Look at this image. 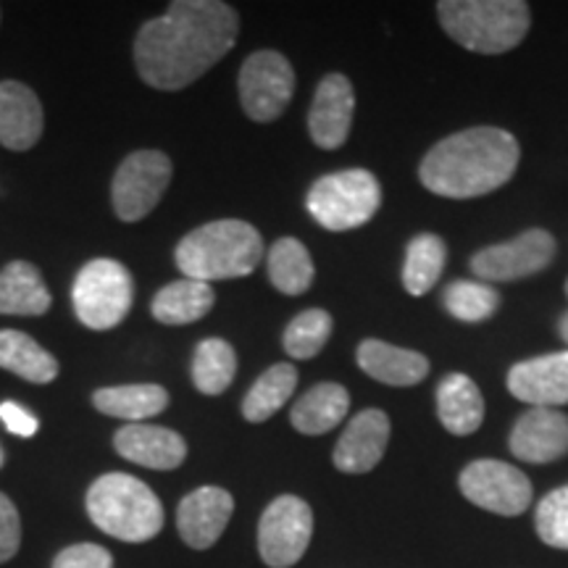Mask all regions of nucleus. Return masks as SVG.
Segmentation results:
<instances>
[{"instance_id":"obj_1","label":"nucleus","mask_w":568,"mask_h":568,"mask_svg":"<svg viewBox=\"0 0 568 568\" xmlns=\"http://www.w3.org/2000/svg\"><path fill=\"white\" fill-rule=\"evenodd\" d=\"M240 17L219 0H176L163 17L140 27L134 63L155 90H184L216 67L237 42Z\"/></svg>"},{"instance_id":"obj_2","label":"nucleus","mask_w":568,"mask_h":568,"mask_svg":"<svg viewBox=\"0 0 568 568\" xmlns=\"http://www.w3.org/2000/svg\"><path fill=\"white\" fill-rule=\"evenodd\" d=\"M521 148L497 126H471L439 140L418 166V180L429 193L450 201H471L495 193L516 174Z\"/></svg>"},{"instance_id":"obj_3","label":"nucleus","mask_w":568,"mask_h":568,"mask_svg":"<svg viewBox=\"0 0 568 568\" xmlns=\"http://www.w3.org/2000/svg\"><path fill=\"white\" fill-rule=\"evenodd\" d=\"M264 258V237L243 219H219L184 234L174 261L182 276L197 282L240 280Z\"/></svg>"},{"instance_id":"obj_4","label":"nucleus","mask_w":568,"mask_h":568,"mask_svg":"<svg viewBox=\"0 0 568 568\" xmlns=\"http://www.w3.org/2000/svg\"><path fill=\"white\" fill-rule=\"evenodd\" d=\"M90 521L122 542H148L163 529L159 495L132 474L111 471L92 481L84 497Z\"/></svg>"},{"instance_id":"obj_5","label":"nucleus","mask_w":568,"mask_h":568,"mask_svg":"<svg viewBox=\"0 0 568 568\" xmlns=\"http://www.w3.org/2000/svg\"><path fill=\"white\" fill-rule=\"evenodd\" d=\"M443 30L466 51L500 55L527 38L531 13L521 0H445L437 3Z\"/></svg>"},{"instance_id":"obj_6","label":"nucleus","mask_w":568,"mask_h":568,"mask_svg":"<svg viewBox=\"0 0 568 568\" xmlns=\"http://www.w3.org/2000/svg\"><path fill=\"white\" fill-rule=\"evenodd\" d=\"M308 213L329 232L358 230L372 222L382 205V184L366 169H345L314 182L305 197Z\"/></svg>"},{"instance_id":"obj_7","label":"nucleus","mask_w":568,"mask_h":568,"mask_svg":"<svg viewBox=\"0 0 568 568\" xmlns=\"http://www.w3.org/2000/svg\"><path fill=\"white\" fill-rule=\"evenodd\" d=\"M134 282L124 264L113 258H95L82 266L71 287L74 314L88 329H113L130 316Z\"/></svg>"},{"instance_id":"obj_8","label":"nucleus","mask_w":568,"mask_h":568,"mask_svg":"<svg viewBox=\"0 0 568 568\" xmlns=\"http://www.w3.org/2000/svg\"><path fill=\"white\" fill-rule=\"evenodd\" d=\"M172 182V159L161 151H134L119 163L111 203L122 222H140L161 203Z\"/></svg>"},{"instance_id":"obj_9","label":"nucleus","mask_w":568,"mask_h":568,"mask_svg":"<svg viewBox=\"0 0 568 568\" xmlns=\"http://www.w3.org/2000/svg\"><path fill=\"white\" fill-rule=\"evenodd\" d=\"M240 103L253 122H276L293 101L295 71L293 63L276 51H255L240 67Z\"/></svg>"},{"instance_id":"obj_10","label":"nucleus","mask_w":568,"mask_h":568,"mask_svg":"<svg viewBox=\"0 0 568 568\" xmlns=\"http://www.w3.org/2000/svg\"><path fill=\"white\" fill-rule=\"evenodd\" d=\"M314 537V510L297 495H280L258 521V552L266 566L290 568L305 556Z\"/></svg>"},{"instance_id":"obj_11","label":"nucleus","mask_w":568,"mask_h":568,"mask_svg":"<svg viewBox=\"0 0 568 568\" xmlns=\"http://www.w3.org/2000/svg\"><path fill=\"white\" fill-rule=\"evenodd\" d=\"M458 487L468 503L497 516H521L531 506V481L521 468L506 460H471L458 477Z\"/></svg>"},{"instance_id":"obj_12","label":"nucleus","mask_w":568,"mask_h":568,"mask_svg":"<svg viewBox=\"0 0 568 568\" xmlns=\"http://www.w3.org/2000/svg\"><path fill=\"white\" fill-rule=\"evenodd\" d=\"M556 258V237L548 230H527L506 243L489 245L471 258L479 282H518L548 268Z\"/></svg>"},{"instance_id":"obj_13","label":"nucleus","mask_w":568,"mask_h":568,"mask_svg":"<svg viewBox=\"0 0 568 568\" xmlns=\"http://www.w3.org/2000/svg\"><path fill=\"white\" fill-rule=\"evenodd\" d=\"M234 497L222 487H197L182 497L176 508V529L182 542L193 550H209L230 527Z\"/></svg>"},{"instance_id":"obj_14","label":"nucleus","mask_w":568,"mask_h":568,"mask_svg":"<svg viewBox=\"0 0 568 568\" xmlns=\"http://www.w3.org/2000/svg\"><path fill=\"white\" fill-rule=\"evenodd\" d=\"M355 92L345 74H326L314 92V103L308 111L311 140L324 151H337L345 145L353 126Z\"/></svg>"},{"instance_id":"obj_15","label":"nucleus","mask_w":568,"mask_h":568,"mask_svg":"<svg viewBox=\"0 0 568 568\" xmlns=\"http://www.w3.org/2000/svg\"><path fill=\"white\" fill-rule=\"evenodd\" d=\"M508 389L531 408L568 406V351L516 364L508 372Z\"/></svg>"},{"instance_id":"obj_16","label":"nucleus","mask_w":568,"mask_h":568,"mask_svg":"<svg viewBox=\"0 0 568 568\" xmlns=\"http://www.w3.org/2000/svg\"><path fill=\"white\" fill-rule=\"evenodd\" d=\"M389 418L385 410L366 408L351 418L343 437L337 439L332 464L343 474H368L385 458L389 443Z\"/></svg>"},{"instance_id":"obj_17","label":"nucleus","mask_w":568,"mask_h":568,"mask_svg":"<svg viewBox=\"0 0 568 568\" xmlns=\"http://www.w3.org/2000/svg\"><path fill=\"white\" fill-rule=\"evenodd\" d=\"M510 453L527 464H552L568 453V416L558 408H531L514 424Z\"/></svg>"},{"instance_id":"obj_18","label":"nucleus","mask_w":568,"mask_h":568,"mask_svg":"<svg viewBox=\"0 0 568 568\" xmlns=\"http://www.w3.org/2000/svg\"><path fill=\"white\" fill-rule=\"evenodd\" d=\"M116 453L132 464L153 468V471H172L187 458V443L180 432L155 424H126L113 435Z\"/></svg>"},{"instance_id":"obj_19","label":"nucleus","mask_w":568,"mask_h":568,"mask_svg":"<svg viewBox=\"0 0 568 568\" xmlns=\"http://www.w3.org/2000/svg\"><path fill=\"white\" fill-rule=\"evenodd\" d=\"M42 103L24 82H0V145L24 153L42 138Z\"/></svg>"},{"instance_id":"obj_20","label":"nucleus","mask_w":568,"mask_h":568,"mask_svg":"<svg viewBox=\"0 0 568 568\" xmlns=\"http://www.w3.org/2000/svg\"><path fill=\"white\" fill-rule=\"evenodd\" d=\"M364 374L387 387H414L429 374V358L408 347L389 345L385 339H364L355 351Z\"/></svg>"},{"instance_id":"obj_21","label":"nucleus","mask_w":568,"mask_h":568,"mask_svg":"<svg viewBox=\"0 0 568 568\" xmlns=\"http://www.w3.org/2000/svg\"><path fill=\"white\" fill-rule=\"evenodd\" d=\"M437 418L450 435L468 437L485 422V397L466 374H447L437 387Z\"/></svg>"},{"instance_id":"obj_22","label":"nucleus","mask_w":568,"mask_h":568,"mask_svg":"<svg viewBox=\"0 0 568 568\" xmlns=\"http://www.w3.org/2000/svg\"><path fill=\"white\" fill-rule=\"evenodd\" d=\"M347 410H351L347 389L337 385V382H322V385H314L308 393L297 397L293 410H290V424L301 435H326V432H332L343 422Z\"/></svg>"},{"instance_id":"obj_23","label":"nucleus","mask_w":568,"mask_h":568,"mask_svg":"<svg viewBox=\"0 0 568 568\" xmlns=\"http://www.w3.org/2000/svg\"><path fill=\"white\" fill-rule=\"evenodd\" d=\"M53 297L38 268L27 261H11L0 272V314L3 316H45Z\"/></svg>"},{"instance_id":"obj_24","label":"nucleus","mask_w":568,"mask_h":568,"mask_svg":"<svg viewBox=\"0 0 568 568\" xmlns=\"http://www.w3.org/2000/svg\"><path fill=\"white\" fill-rule=\"evenodd\" d=\"M213 303H216V293H213L211 284L182 276V280L159 290V295L151 303V311L155 322L166 326H184L209 316Z\"/></svg>"},{"instance_id":"obj_25","label":"nucleus","mask_w":568,"mask_h":568,"mask_svg":"<svg viewBox=\"0 0 568 568\" xmlns=\"http://www.w3.org/2000/svg\"><path fill=\"white\" fill-rule=\"evenodd\" d=\"M92 406L101 414L124 418L130 424H145L169 406V393L161 385H119L101 387L92 395Z\"/></svg>"},{"instance_id":"obj_26","label":"nucleus","mask_w":568,"mask_h":568,"mask_svg":"<svg viewBox=\"0 0 568 568\" xmlns=\"http://www.w3.org/2000/svg\"><path fill=\"white\" fill-rule=\"evenodd\" d=\"M0 368L32 382V385H48L59 376V361L30 335L17 329L0 332Z\"/></svg>"},{"instance_id":"obj_27","label":"nucleus","mask_w":568,"mask_h":568,"mask_svg":"<svg viewBox=\"0 0 568 568\" xmlns=\"http://www.w3.org/2000/svg\"><path fill=\"white\" fill-rule=\"evenodd\" d=\"M268 280L282 295H303L308 293L316 280V266L311 258L308 247L295 237H282L272 245L266 255Z\"/></svg>"},{"instance_id":"obj_28","label":"nucleus","mask_w":568,"mask_h":568,"mask_svg":"<svg viewBox=\"0 0 568 568\" xmlns=\"http://www.w3.org/2000/svg\"><path fill=\"white\" fill-rule=\"evenodd\" d=\"M297 387V368L293 364H274L255 379L243 400L245 422L261 424L272 418L276 410L287 406Z\"/></svg>"},{"instance_id":"obj_29","label":"nucleus","mask_w":568,"mask_h":568,"mask_svg":"<svg viewBox=\"0 0 568 568\" xmlns=\"http://www.w3.org/2000/svg\"><path fill=\"white\" fill-rule=\"evenodd\" d=\"M445 261L447 247L443 237L426 232L410 240L406 251V264H403V284H406L408 295L422 297L429 293L439 282V276H443Z\"/></svg>"},{"instance_id":"obj_30","label":"nucleus","mask_w":568,"mask_h":568,"mask_svg":"<svg viewBox=\"0 0 568 568\" xmlns=\"http://www.w3.org/2000/svg\"><path fill=\"white\" fill-rule=\"evenodd\" d=\"M237 374V353L222 337H209L195 347L193 385L203 395H222Z\"/></svg>"},{"instance_id":"obj_31","label":"nucleus","mask_w":568,"mask_h":568,"mask_svg":"<svg viewBox=\"0 0 568 568\" xmlns=\"http://www.w3.org/2000/svg\"><path fill=\"white\" fill-rule=\"evenodd\" d=\"M443 305L447 314L464 324H481L500 308V293L487 282L458 280L445 290Z\"/></svg>"},{"instance_id":"obj_32","label":"nucleus","mask_w":568,"mask_h":568,"mask_svg":"<svg viewBox=\"0 0 568 568\" xmlns=\"http://www.w3.org/2000/svg\"><path fill=\"white\" fill-rule=\"evenodd\" d=\"M332 314L324 308H311L297 314L284 329V353L295 361L316 358L332 337Z\"/></svg>"},{"instance_id":"obj_33","label":"nucleus","mask_w":568,"mask_h":568,"mask_svg":"<svg viewBox=\"0 0 568 568\" xmlns=\"http://www.w3.org/2000/svg\"><path fill=\"white\" fill-rule=\"evenodd\" d=\"M535 527L545 545L568 550V485L552 489L539 500Z\"/></svg>"},{"instance_id":"obj_34","label":"nucleus","mask_w":568,"mask_h":568,"mask_svg":"<svg viewBox=\"0 0 568 568\" xmlns=\"http://www.w3.org/2000/svg\"><path fill=\"white\" fill-rule=\"evenodd\" d=\"M53 568H113V556L103 545H69L55 556Z\"/></svg>"},{"instance_id":"obj_35","label":"nucleus","mask_w":568,"mask_h":568,"mask_svg":"<svg viewBox=\"0 0 568 568\" xmlns=\"http://www.w3.org/2000/svg\"><path fill=\"white\" fill-rule=\"evenodd\" d=\"M19 545H21L19 510L11 503L9 495L0 493V564H9V560L19 552Z\"/></svg>"},{"instance_id":"obj_36","label":"nucleus","mask_w":568,"mask_h":568,"mask_svg":"<svg viewBox=\"0 0 568 568\" xmlns=\"http://www.w3.org/2000/svg\"><path fill=\"white\" fill-rule=\"evenodd\" d=\"M0 418H3V424L9 426L11 435H19V437H32L34 432L40 429V422L34 418L30 410L21 408L19 403H0Z\"/></svg>"},{"instance_id":"obj_37","label":"nucleus","mask_w":568,"mask_h":568,"mask_svg":"<svg viewBox=\"0 0 568 568\" xmlns=\"http://www.w3.org/2000/svg\"><path fill=\"white\" fill-rule=\"evenodd\" d=\"M558 335H560V339H564V343L568 345V311L564 316H560V322H558Z\"/></svg>"},{"instance_id":"obj_38","label":"nucleus","mask_w":568,"mask_h":568,"mask_svg":"<svg viewBox=\"0 0 568 568\" xmlns=\"http://www.w3.org/2000/svg\"><path fill=\"white\" fill-rule=\"evenodd\" d=\"M0 464H3V453H0Z\"/></svg>"},{"instance_id":"obj_39","label":"nucleus","mask_w":568,"mask_h":568,"mask_svg":"<svg viewBox=\"0 0 568 568\" xmlns=\"http://www.w3.org/2000/svg\"><path fill=\"white\" fill-rule=\"evenodd\" d=\"M566 295H568V280H566Z\"/></svg>"}]
</instances>
